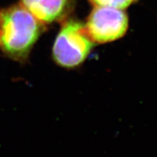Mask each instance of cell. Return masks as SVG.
Returning <instances> with one entry per match:
<instances>
[{"label": "cell", "instance_id": "cell-3", "mask_svg": "<svg viewBox=\"0 0 157 157\" xmlns=\"http://www.w3.org/2000/svg\"><path fill=\"white\" fill-rule=\"evenodd\" d=\"M84 25L95 44H105L117 40L126 34L128 17L122 10L95 6Z\"/></svg>", "mask_w": 157, "mask_h": 157}, {"label": "cell", "instance_id": "cell-2", "mask_svg": "<svg viewBox=\"0 0 157 157\" xmlns=\"http://www.w3.org/2000/svg\"><path fill=\"white\" fill-rule=\"evenodd\" d=\"M95 43L77 21L66 22L59 31L52 48V57L58 66L73 68L81 65L89 56Z\"/></svg>", "mask_w": 157, "mask_h": 157}, {"label": "cell", "instance_id": "cell-1", "mask_svg": "<svg viewBox=\"0 0 157 157\" xmlns=\"http://www.w3.org/2000/svg\"><path fill=\"white\" fill-rule=\"evenodd\" d=\"M44 29L22 5L0 10V50L7 58L24 63Z\"/></svg>", "mask_w": 157, "mask_h": 157}, {"label": "cell", "instance_id": "cell-5", "mask_svg": "<svg viewBox=\"0 0 157 157\" xmlns=\"http://www.w3.org/2000/svg\"><path fill=\"white\" fill-rule=\"evenodd\" d=\"M89 1L95 6L124 10L132 5L136 0H89Z\"/></svg>", "mask_w": 157, "mask_h": 157}, {"label": "cell", "instance_id": "cell-4", "mask_svg": "<svg viewBox=\"0 0 157 157\" xmlns=\"http://www.w3.org/2000/svg\"><path fill=\"white\" fill-rule=\"evenodd\" d=\"M21 2L39 22L47 24L63 16L68 0H21Z\"/></svg>", "mask_w": 157, "mask_h": 157}]
</instances>
